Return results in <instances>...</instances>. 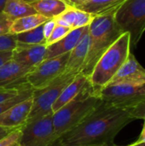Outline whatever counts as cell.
I'll return each mask as SVG.
<instances>
[{"instance_id":"2e32d148","label":"cell","mask_w":145,"mask_h":146,"mask_svg":"<svg viewBox=\"0 0 145 146\" xmlns=\"http://www.w3.org/2000/svg\"><path fill=\"white\" fill-rule=\"evenodd\" d=\"M93 16L79 9L70 7L68 8L58 17L55 18L56 25L68 27L72 30L80 27H88L93 20Z\"/></svg>"},{"instance_id":"83f0119b","label":"cell","mask_w":145,"mask_h":146,"mask_svg":"<svg viewBox=\"0 0 145 146\" xmlns=\"http://www.w3.org/2000/svg\"><path fill=\"white\" fill-rule=\"evenodd\" d=\"M12 21L3 13H0V36L9 34Z\"/></svg>"},{"instance_id":"1f68e13d","label":"cell","mask_w":145,"mask_h":146,"mask_svg":"<svg viewBox=\"0 0 145 146\" xmlns=\"http://www.w3.org/2000/svg\"><path fill=\"white\" fill-rule=\"evenodd\" d=\"M145 142V121L144 124V127H143V130H142V133L138 138V139L135 142L136 144H139V143H144Z\"/></svg>"},{"instance_id":"30bf717a","label":"cell","mask_w":145,"mask_h":146,"mask_svg":"<svg viewBox=\"0 0 145 146\" xmlns=\"http://www.w3.org/2000/svg\"><path fill=\"white\" fill-rule=\"evenodd\" d=\"M118 84H145V68L138 62L132 52H130L127 60L109 83V85Z\"/></svg>"},{"instance_id":"ffe728a7","label":"cell","mask_w":145,"mask_h":146,"mask_svg":"<svg viewBox=\"0 0 145 146\" xmlns=\"http://www.w3.org/2000/svg\"><path fill=\"white\" fill-rule=\"evenodd\" d=\"M48 20H50V19H47L46 17H44L39 14H33V15H30L27 16L19 18L12 22L9 34L16 35L19 33L34 29V28L43 25Z\"/></svg>"},{"instance_id":"d6a6232c","label":"cell","mask_w":145,"mask_h":146,"mask_svg":"<svg viewBox=\"0 0 145 146\" xmlns=\"http://www.w3.org/2000/svg\"><path fill=\"white\" fill-rule=\"evenodd\" d=\"M52 146H62L61 145H59V144H57V143H54V145ZM74 146H117V145H74ZM126 146H132V145H126Z\"/></svg>"},{"instance_id":"6da1fadb","label":"cell","mask_w":145,"mask_h":146,"mask_svg":"<svg viewBox=\"0 0 145 146\" xmlns=\"http://www.w3.org/2000/svg\"><path fill=\"white\" fill-rule=\"evenodd\" d=\"M145 118V104L118 106L102 101L75 128L58 139L62 146L113 145L118 133L129 123Z\"/></svg>"},{"instance_id":"e575fe53","label":"cell","mask_w":145,"mask_h":146,"mask_svg":"<svg viewBox=\"0 0 145 146\" xmlns=\"http://www.w3.org/2000/svg\"><path fill=\"white\" fill-rule=\"evenodd\" d=\"M6 1L7 0H0V13L3 12L4 6H5V3H6Z\"/></svg>"},{"instance_id":"5b68a950","label":"cell","mask_w":145,"mask_h":146,"mask_svg":"<svg viewBox=\"0 0 145 146\" xmlns=\"http://www.w3.org/2000/svg\"><path fill=\"white\" fill-rule=\"evenodd\" d=\"M78 74L63 72L58 78L44 88L33 90L32 106L27 121H34L52 112V106L62 92L63 89Z\"/></svg>"},{"instance_id":"5bb4252c","label":"cell","mask_w":145,"mask_h":146,"mask_svg":"<svg viewBox=\"0 0 145 146\" xmlns=\"http://www.w3.org/2000/svg\"><path fill=\"white\" fill-rule=\"evenodd\" d=\"M32 70V68L21 65L13 59L9 60L0 68V86H6L26 81L27 74Z\"/></svg>"},{"instance_id":"d4e9b609","label":"cell","mask_w":145,"mask_h":146,"mask_svg":"<svg viewBox=\"0 0 145 146\" xmlns=\"http://www.w3.org/2000/svg\"><path fill=\"white\" fill-rule=\"evenodd\" d=\"M72 29L68 27H64V26H60L56 25V27L54 28L52 33L50 36L46 39V45L49 46L50 44H53L56 43L57 41L61 40L62 38H64Z\"/></svg>"},{"instance_id":"603a6c76","label":"cell","mask_w":145,"mask_h":146,"mask_svg":"<svg viewBox=\"0 0 145 146\" xmlns=\"http://www.w3.org/2000/svg\"><path fill=\"white\" fill-rule=\"evenodd\" d=\"M29 84L26 81H23L19 84L0 86V103H3L8 99H10L15 96H17L24 89L29 87Z\"/></svg>"},{"instance_id":"7c38bea8","label":"cell","mask_w":145,"mask_h":146,"mask_svg":"<svg viewBox=\"0 0 145 146\" xmlns=\"http://www.w3.org/2000/svg\"><path fill=\"white\" fill-rule=\"evenodd\" d=\"M88 30L89 26L73 29L61 40L47 46L44 60L69 53L79 43V41Z\"/></svg>"},{"instance_id":"f35d334b","label":"cell","mask_w":145,"mask_h":146,"mask_svg":"<svg viewBox=\"0 0 145 146\" xmlns=\"http://www.w3.org/2000/svg\"><path fill=\"white\" fill-rule=\"evenodd\" d=\"M15 146H21V145H19V144H17V145H15Z\"/></svg>"},{"instance_id":"f546056e","label":"cell","mask_w":145,"mask_h":146,"mask_svg":"<svg viewBox=\"0 0 145 146\" xmlns=\"http://www.w3.org/2000/svg\"><path fill=\"white\" fill-rule=\"evenodd\" d=\"M13 50H7V51H0V68L12 59Z\"/></svg>"},{"instance_id":"52a82bcc","label":"cell","mask_w":145,"mask_h":146,"mask_svg":"<svg viewBox=\"0 0 145 146\" xmlns=\"http://www.w3.org/2000/svg\"><path fill=\"white\" fill-rule=\"evenodd\" d=\"M53 113L26 122L21 127L19 145L21 146H52L56 142Z\"/></svg>"},{"instance_id":"74e56055","label":"cell","mask_w":145,"mask_h":146,"mask_svg":"<svg viewBox=\"0 0 145 146\" xmlns=\"http://www.w3.org/2000/svg\"><path fill=\"white\" fill-rule=\"evenodd\" d=\"M4 129H6V128H3V127H0V132L1 131H3V130H4ZM8 129V128H7Z\"/></svg>"},{"instance_id":"d6986e66","label":"cell","mask_w":145,"mask_h":146,"mask_svg":"<svg viewBox=\"0 0 145 146\" xmlns=\"http://www.w3.org/2000/svg\"><path fill=\"white\" fill-rule=\"evenodd\" d=\"M29 3L38 14L47 19L58 17L68 8L63 0H35Z\"/></svg>"},{"instance_id":"8fae6325","label":"cell","mask_w":145,"mask_h":146,"mask_svg":"<svg viewBox=\"0 0 145 146\" xmlns=\"http://www.w3.org/2000/svg\"><path fill=\"white\" fill-rule=\"evenodd\" d=\"M32 106V96L8 109L0 115V127L15 129L22 127L27 121Z\"/></svg>"},{"instance_id":"ac0fdd59","label":"cell","mask_w":145,"mask_h":146,"mask_svg":"<svg viewBox=\"0 0 145 146\" xmlns=\"http://www.w3.org/2000/svg\"><path fill=\"white\" fill-rule=\"evenodd\" d=\"M126 0H89L77 9L91 14L93 17L115 14Z\"/></svg>"},{"instance_id":"8d00e7d4","label":"cell","mask_w":145,"mask_h":146,"mask_svg":"<svg viewBox=\"0 0 145 146\" xmlns=\"http://www.w3.org/2000/svg\"><path fill=\"white\" fill-rule=\"evenodd\" d=\"M26 2H27V3H31V2H32V1H35V0H25Z\"/></svg>"},{"instance_id":"e0dca14e","label":"cell","mask_w":145,"mask_h":146,"mask_svg":"<svg viewBox=\"0 0 145 146\" xmlns=\"http://www.w3.org/2000/svg\"><path fill=\"white\" fill-rule=\"evenodd\" d=\"M89 30L85 33L79 43L69 52V56L67 62L65 72L79 74L80 73L82 67L87 56L89 50Z\"/></svg>"},{"instance_id":"484cf974","label":"cell","mask_w":145,"mask_h":146,"mask_svg":"<svg viewBox=\"0 0 145 146\" xmlns=\"http://www.w3.org/2000/svg\"><path fill=\"white\" fill-rule=\"evenodd\" d=\"M21 127L13 129L7 135L0 139V146H15L19 144L21 138Z\"/></svg>"},{"instance_id":"4dcf8cb0","label":"cell","mask_w":145,"mask_h":146,"mask_svg":"<svg viewBox=\"0 0 145 146\" xmlns=\"http://www.w3.org/2000/svg\"><path fill=\"white\" fill-rule=\"evenodd\" d=\"M68 6L70 7H74L77 8L78 6H79L80 4L89 1V0H63Z\"/></svg>"},{"instance_id":"277c9868","label":"cell","mask_w":145,"mask_h":146,"mask_svg":"<svg viewBox=\"0 0 145 146\" xmlns=\"http://www.w3.org/2000/svg\"><path fill=\"white\" fill-rule=\"evenodd\" d=\"M130 52L131 37L128 33H124L100 57L89 77L97 92L109 85L127 60Z\"/></svg>"},{"instance_id":"ab89813d","label":"cell","mask_w":145,"mask_h":146,"mask_svg":"<svg viewBox=\"0 0 145 146\" xmlns=\"http://www.w3.org/2000/svg\"><path fill=\"white\" fill-rule=\"evenodd\" d=\"M144 121H145V118H144Z\"/></svg>"},{"instance_id":"836d02e7","label":"cell","mask_w":145,"mask_h":146,"mask_svg":"<svg viewBox=\"0 0 145 146\" xmlns=\"http://www.w3.org/2000/svg\"><path fill=\"white\" fill-rule=\"evenodd\" d=\"M12 130H13V129H7V128H6V129L1 131V132H0V139H1L2 138H3L5 135H7V134H8L9 132H11Z\"/></svg>"},{"instance_id":"3957f363","label":"cell","mask_w":145,"mask_h":146,"mask_svg":"<svg viewBox=\"0 0 145 146\" xmlns=\"http://www.w3.org/2000/svg\"><path fill=\"white\" fill-rule=\"evenodd\" d=\"M123 33L115 14L94 17L89 25V50L80 73L90 77L100 57Z\"/></svg>"},{"instance_id":"9a60e30c","label":"cell","mask_w":145,"mask_h":146,"mask_svg":"<svg viewBox=\"0 0 145 146\" xmlns=\"http://www.w3.org/2000/svg\"><path fill=\"white\" fill-rule=\"evenodd\" d=\"M89 77L86 75L79 73L74 79L63 89L62 92L52 106V112L55 113L65 104L73 100L75 97H77L89 84H90Z\"/></svg>"},{"instance_id":"ba28073f","label":"cell","mask_w":145,"mask_h":146,"mask_svg":"<svg viewBox=\"0 0 145 146\" xmlns=\"http://www.w3.org/2000/svg\"><path fill=\"white\" fill-rule=\"evenodd\" d=\"M102 101L118 106L145 104V84L108 85L98 92Z\"/></svg>"},{"instance_id":"f1b7e54d","label":"cell","mask_w":145,"mask_h":146,"mask_svg":"<svg viewBox=\"0 0 145 146\" xmlns=\"http://www.w3.org/2000/svg\"><path fill=\"white\" fill-rule=\"evenodd\" d=\"M56 26V22L55 19H50L43 24V31H44V35L45 37V39H47L50 36Z\"/></svg>"},{"instance_id":"4316f807","label":"cell","mask_w":145,"mask_h":146,"mask_svg":"<svg viewBox=\"0 0 145 146\" xmlns=\"http://www.w3.org/2000/svg\"><path fill=\"white\" fill-rule=\"evenodd\" d=\"M16 47V35L6 34L0 36V51L14 50Z\"/></svg>"},{"instance_id":"4fadbf2b","label":"cell","mask_w":145,"mask_h":146,"mask_svg":"<svg viewBox=\"0 0 145 146\" xmlns=\"http://www.w3.org/2000/svg\"><path fill=\"white\" fill-rule=\"evenodd\" d=\"M46 49V44L16 46L13 50L12 59L21 65L33 68L44 60Z\"/></svg>"},{"instance_id":"7402d4cb","label":"cell","mask_w":145,"mask_h":146,"mask_svg":"<svg viewBox=\"0 0 145 146\" xmlns=\"http://www.w3.org/2000/svg\"><path fill=\"white\" fill-rule=\"evenodd\" d=\"M39 44H46L43 25L34 29L16 34V46H34Z\"/></svg>"},{"instance_id":"8992f818","label":"cell","mask_w":145,"mask_h":146,"mask_svg":"<svg viewBox=\"0 0 145 146\" xmlns=\"http://www.w3.org/2000/svg\"><path fill=\"white\" fill-rule=\"evenodd\" d=\"M115 21L136 46L145 32V0H126L115 13Z\"/></svg>"},{"instance_id":"7a4b0ae2","label":"cell","mask_w":145,"mask_h":146,"mask_svg":"<svg viewBox=\"0 0 145 146\" xmlns=\"http://www.w3.org/2000/svg\"><path fill=\"white\" fill-rule=\"evenodd\" d=\"M101 102L98 92L90 83L77 97L53 113L56 141L79 126Z\"/></svg>"},{"instance_id":"cb8c5ba5","label":"cell","mask_w":145,"mask_h":146,"mask_svg":"<svg viewBox=\"0 0 145 146\" xmlns=\"http://www.w3.org/2000/svg\"><path fill=\"white\" fill-rule=\"evenodd\" d=\"M32 92H33V89L31 86H29V87L24 89L22 92H21L17 96H15L10 99H8L3 103H0V115H2L8 109L15 105L16 104H18L26 98H31L32 96Z\"/></svg>"},{"instance_id":"9c48e42d","label":"cell","mask_w":145,"mask_h":146,"mask_svg":"<svg viewBox=\"0 0 145 146\" xmlns=\"http://www.w3.org/2000/svg\"><path fill=\"white\" fill-rule=\"evenodd\" d=\"M69 53L44 60L32 68L26 77V82L33 90L44 88L58 78L66 69Z\"/></svg>"},{"instance_id":"d590c367","label":"cell","mask_w":145,"mask_h":146,"mask_svg":"<svg viewBox=\"0 0 145 146\" xmlns=\"http://www.w3.org/2000/svg\"><path fill=\"white\" fill-rule=\"evenodd\" d=\"M132 146H145V142H144V143H139V144L133 143V144H132Z\"/></svg>"},{"instance_id":"44dd1931","label":"cell","mask_w":145,"mask_h":146,"mask_svg":"<svg viewBox=\"0 0 145 146\" xmlns=\"http://www.w3.org/2000/svg\"><path fill=\"white\" fill-rule=\"evenodd\" d=\"M3 12L12 21L24 16L38 14L31 4L25 0H7Z\"/></svg>"}]
</instances>
